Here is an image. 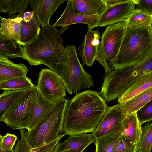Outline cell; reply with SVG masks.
I'll use <instances>...</instances> for the list:
<instances>
[{
  "label": "cell",
  "mask_w": 152,
  "mask_h": 152,
  "mask_svg": "<svg viewBox=\"0 0 152 152\" xmlns=\"http://www.w3.org/2000/svg\"><path fill=\"white\" fill-rule=\"evenodd\" d=\"M108 107L95 91H85L76 94L67 102L64 115L62 129L70 136L95 131Z\"/></svg>",
  "instance_id": "cell-1"
},
{
  "label": "cell",
  "mask_w": 152,
  "mask_h": 152,
  "mask_svg": "<svg viewBox=\"0 0 152 152\" xmlns=\"http://www.w3.org/2000/svg\"><path fill=\"white\" fill-rule=\"evenodd\" d=\"M59 77L66 90L71 95L94 86L91 75L81 64L75 45H67L64 49L43 63Z\"/></svg>",
  "instance_id": "cell-2"
},
{
  "label": "cell",
  "mask_w": 152,
  "mask_h": 152,
  "mask_svg": "<svg viewBox=\"0 0 152 152\" xmlns=\"http://www.w3.org/2000/svg\"><path fill=\"white\" fill-rule=\"evenodd\" d=\"M152 52V27H126L114 69L134 66Z\"/></svg>",
  "instance_id": "cell-3"
},
{
  "label": "cell",
  "mask_w": 152,
  "mask_h": 152,
  "mask_svg": "<svg viewBox=\"0 0 152 152\" xmlns=\"http://www.w3.org/2000/svg\"><path fill=\"white\" fill-rule=\"evenodd\" d=\"M152 72V52L137 64L105 72L99 94L107 103L115 100L138 79Z\"/></svg>",
  "instance_id": "cell-4"
},
{
  "label": "cell",
  "mask_w": 152,
  "mask_h": 152,
  "mask_svg": "<svg viewBox=\"0 0 152 152\" xmlns=\"http://www.w3.org/2000/svg\"><path fill=\"white\" fill-rule=\"evenodd\" d=\"M62 34L52 25L41 28L34 39L23 46L22 58L27 61L31 66L43 64L64 48L61 36Z\"/></svg>",
  "instance_id": "cell-5"
},
{
  "label": "cell",
  "mask_w": 152,
  "mask_h": 152,
  "mask_svg": "<svg viewBox=\"0 0 152 152\" xmlns=\"http://www.w3.org/2000/svg\"><path fill=\"white\" fill-rule=\"evenodd\" d=\"M68 100L64 98L56 102L50 112L34 128L26 132V138L31 148L47 145L63 134V117Z\"/></svg>",
  "instance_id": "cell-6"
},
{
  "label": "cell",
  "mask_w": 152,
  "mask_h": 152,
  "mask_svg": "<svg viewBox=\"0 0 152 152\" xmlns=\"http://www.w3.org/2000/svg\"><path fill=\"white\" fill-rule=\"evenodd\" d=\"M126 28V21L109 25L102 35L95 60L102 66L105 72L112 71L114 68V62Z\"/></svg>",
  "instance_id": "cell-7"
},
{
  "label": "cell",
  "mask_w": 152,
  "mask_h": 152,
  "mask_svg": "<svg viewBox=\"0 0 152 152\" xmlns=\"http://www.w3.org/2000/svg\"><path fill=\"white\" fill-rule=\"evenodd\" d=\"M36 86L27 90L11 105L3 120L14 130L27 129L34 106L37 92Z\"/></svg>",
  "instance_id": "cell-8"
},
{
  "label": "cell",
  "mask_w": 152,
  "mask_h": 152,
  "mask_svg": "<svg viewBox=\"0 0 152 152\" xmlns=\"http://www.w3.org/2000/svg\"><path fill=\"white\" fill-rule=\"evenodd\" d=\"M36 87L43 97L53 103H56L66 96V90L64 83L51 69H42Z\"/></svg>",
  "instance_id": "cell-9"
},
{
  "label": "cell",
  "mask_w": 152,
  "mask_h": 152,
  "mask_svg": "<svg viewBox=\"0 0 152 152\" xmlns=\"http://www.w3.org/2000/svg\"><path fill=\"white\" fill-rule=\"evenodd\" d=\"M99 16L96 15H85L77 13L74 10L72 0H68L64 12L53 26L61 27L60 30L62 33L72 25L75 24H86L88 28L93 30L97 27Z\"/></svg>",
  "instance_id": "cell-10"
},
{
  "label": "cell",
  "mask_w": 152,
  "mask_h": 152,
  "mask_svg": "<svg viewBox=\"0 0 152 152\" xmlns=\"http://www.w3.org/2000/svg\"><path fill=\"white\" fill-rule=\"evenodd\" d=\"M125 116L119 104L108 107L98 126L93 134L96 139L111 133L122 131L123 121Z\"/></svg>",
  "instance_id": "cell-11"
},
{
  "label": "cell",
  "mask_w": 152,
  "mask_h": 152,
  "mask_svg": "<svg viewBox=\"0 0 152 152\" xmlns=\"http://www.w3.org/2000/svg\"><path fill=\"white\" fill-rule=\"evenodd\" d=\"M135 10V5L133 0L107 7L99 16L97 27H104L126 21L129 15Z\"/></svg>",
  "instance_id": "cell-12"
},
{
  "label": "cell",
  "mask_w": 152,
  "mask_h": 152,
  "mask_svg": "<svg viewBox=\"0 0 152 152\" xmlns=\"http://www.w3.org/2000/svg\"><path fill=\"white\" fill-rule=\"evenodd\" d=\"M100 38L98 30L88 28L83 41L78 46V54L83 64L87 66H92L95 60Z\"/></svg>",
  "instance_id": "cell-13"
},
{
  "label": "cell",
  "mask_w": 152,
  "mask_h": 152,
  "mask_svg": "<svg viewBox=\"0 0 152 152\" xmlns=\"http://www.w3.org/2000/svg\"><path fill=\"white\" fill-rule=\"evenodd\" d=\"M66 0H29L31 7L41 27L48 26L49 20L59 6Z\"/></svg>",
  "instance_id": "cell-14"
},
{
  "label": "cell",
  "mask_w": 152,
  "mask_h": 152,
  "mask_svg": "<svg viewBox=\"0 0 152 152\" xmlns=\"http://www.w3.org/2000/svg\"><path fill=\"white\" fill-rule=\"evenodd\" d=\"M96 139L92 133L71 135L63 142L59 143L56 152H83Z\"/></svg>",
  "instance_id": "cell-15"
},
{
  "label": "cell",
  "mask_w": 152,
  "mask_h": 152,
  "mask_svg": "<svg viewBox=\"0 0 152 152\" xmlns=\"http://www.w3.org/2000/svg\"><path fill=\"white\" fill-rule=\"evenodd\" d=\"M56 103L45 99L37 89L33 110L27 129L28 131L34 128L50 112Z\"/></svg>",
  "instance_id": "cell-16"
},
{
  "label": "cell",
  "mask_w": 152,
  "mask_h": 152,
  "mask_svg": "<svg viewBox=\"0 0 152 152\" xmlns=\"http://www.w3.org/2000/svg\"><path fill=\"white\" fill-rule=\"evenodd\" d=\"M28 71L24 64L15 63L8 59L0 57V86L8 80L26 76Z\"/></svg>",
  "instance_id": "cell-17"
},
{
  "label": "cell",
  "mask_w": 152,
  "mask_h": 152,
  "mask_svg": "<svg viewBox=\"0 0 152 152\" xmlns=\"http://www.w3.org/2000/svg\"><path fill=\"white\" fill-rule=\"evenodd\" d=\"M151 88H152V72L145 74L137 80L118 98V104H123Z\"/></svg>",
  "instance_id": "cell-18"
},
{
  "label": "cell",
  "mask_w": 152,
  "mask_h": 152,
  "mask_svg": "<svg viewBox=\"0 0 152 152\" xmlns=\"http://www.w3.org/2000/svg\"><path fill=\"white\" fill-rule=\"evenodd\" d=\"M141 126L136 112L126 115L122 123L123 136L130 142L136 144L141 134Z\"/></svg>",
  "instance_id": "cell-19"
},
{
  "label": "cell",
  "mask_w": 152,
  "mask_h": 152,
  "mask_svg": "<svg viewBox=\"0 0 152 152\" xmlns=\"http://www.w3.org/2000/svg\"><path fill=\"white\" fill-rule=\"evenodd\" d=\"M74 10L78 14L100 16L106 6L104 0H72Z\"/></svg>",
  "instance_id": "cell-20"
},
{
  "label": "cell",
  "mask_w": 152,
  "mask_h": 152,
  "mask_svg": "<svg viewBox=\"0 0 152 152\" xmlns=\"http://www.w3.org/2000/svg\"><path fill=\"white\" fill-rule=\"evenodd\" d=\"M20 29V22L15 15H11L8 19L3 18L0 27V38L14 40L19 44Z\"/></svg>",
  "instance_id": "cell-21"
},
{
  "label": "cell",
  "mask_w": 152,
  "mask_h": 152,
  "mask_svg": "<svg viewBox=\"0 0 152 152\" xmlns=\"http://www.w3.org/2000/svg\"><path fill=\"white\" fill-rule=\"evenodd\" d=\"M16 16L21 26L19 44L23 46L31 41L38 35L41 27L34 15L31 20L27 23L23 20L20 13Z\"/></svg>",
  "instance_id": "cell-22"
},
{
  "label": "cell",
  "mask_w": 152,
  "mask_h": 152,
  "mask_svg": "<svg viewBox=\"0 0 152 152\" xmlns=\"http://www.w3.org/2000/svg\"><path fill=\"white\" fill-rule=\"evenodd\" d=\"M20 138L17 142L14 150V152H56L60 140L65 135L63 134L57 139L51 142L40 147L33 148L26 141L25 129H20Z\"/></svg>",
  "instance_id": "cell-23"
},
{
  "label": "cell",
  "mask_w": 152,
  "mask_h": 152,
  "mask_svg": "<svg viewBox=\"0 0 152 152\" xmlns=\"http://www.w3.org/2000/svg\"><path fill=\"white\" fill-rule=\"evenodd\" d=\"M152 100V88L144 91L126 102L120 104L124 115L136 112Z\"/></svg>",
  "instance_id": "cell-24"
},
{
  "label": "cell",
  "mask_w": 152,
  "mask_h": 152,
  "mask_svg": "<svg viewBox=\"0 0 152 152\" xmlns=\"http://www.w3.org/2000/svg\"><path fill=\"white\" fill-rule=\"evenodd\" d=\"M27 90H4L0 95V122L11 105Z\"/></svg>",
  "instance_id": "cell-25"
},
{
  "label": "cell",
  "mask_w": 152,
  "mask_h": 152,
  "mask_svg": "<svg viewBox=\"0 0 152 152\" xmlns=\"http://www.w3.org/2000/svg\"><path fill=\"white\" fill-rule=\"evenodd\" d=\"M23 48L21 45L12 40L0 38V57L9 59L22 58Z\"/></svg>",
  "instance_id": "cell-26"
},
{
  "label": "cell",
  "mask_w": 152,
  "mask_h": 152,
  "mask_svg": "<svg viewBox=\"0 0 152 152\" xmlns=\"http://www.w3.org/2000/svg\"><path fill=\"white\" fill-rule=\"evenodd\" d=\"M122 135V131L106 134L96 139V152H112L115 144Z\"/></svg>",
  "instance_id": "cell-27"
},
{
  "label": "cell",
  "mask_w": 152,
  "mask_h": 152,
  "mask_svg": "<svg viewBox=\"0 0 152 152\" xmlns=\"http://www.w3.org/2000/svg\"><path fill=\"white\" fill-rule=\"evenodd\" d=\"M126 22V27L128 28L152 27V15L135 10L129 15Z\"/></svg>",
  "instance_id": "cell-28"
},
{
  "label": "cell",
  "mask_w": 152,
  "mask_h": 152,
  "mask_svg": "<svg viewBox=\"0 0 152 152\" xmlns=\"http://www.w3.org/2000/svg\"><path fill=\"white\" fill-rule=\"evenodd\" d=\"M152 121L148 122L142 127L141 134L136 144V152H151L152 146Z\"/></svg>",
  "instance_id": "cell-29"
},
{
  "label": "cell",
  "mask_w": 152,
  "mask_h": 152,
  "mask_svg": "<svg viewBox=\"0 0 152 152\" xmlns=\"http://www.w3.org/2000/svg\"><path fill=\"white\" fill-rule=\"evenodd\" d=\"M29 0H0V12L10 15L25 11L29 4Z\"/></svg>",
  "instance_id": "cell-30"
},
{
  "label": "cell",
  "mask_w": 152,
  "mask_h": 152,
  "mask_svg": "<svg viewBox=\"0 0 152 152\" xmlns=\"http://www.w3.org/2000/svg\"><path fill=\"white\" fill-rule=\"evenodd\" d=\"M35 86L31 79L27 77H16L7 81L2 83L0 86V90H28Z\"/></svg>",
  "instance_id": "cell-31"
},
{
  "label": "cell",
  "mask_w": 152,
  "mask_h": 152,
  "mask_svg": "<svg viewBox=\"0 0 152 152\" xmlns=\"http://www.w3.org/2000/svg\"><path fill=\"white\" fill-rule=\"evenodd\" d=\"M137 119L142 125L145 122L152 121V100L136 112Z\"/></svg>",
  "instance_id": "cell-32"
},
{
  "label": "cell",
  "mask_w": 152,
  "mask_h": 152,
  "mask_svg": "<svg viewBox=\"0 0 152 152\" xmlns=\"http://www.w3.org/2000/svg\"><path fill=\"white\" fill-rule=\"evenodd\" d=\"M136 144L125 138L123 135L115 145L112 152H136Z\"/></svg>",
  "instance_id": "cell-33"
},
{
  "label": "cell",
  "mask_w": 152,
  "mask_h": 152,
  "mask_svg": "<svg viewBox=\"0 0 152 152\" xmlns=\"http://www.w3.org/2000/svg\"><path fill=\"white\" fill-rule=\"evenodd\" d=\"M17 137L14 134L7 133L3 137L1 148L6 150L13 151Z\"/></svg>",
  "instance_id": "cell-34"
},
{
  "label": "cell",
  "mask_w": 152,
  "mask_h": 152,
  "mask_svg": "<svg viewBox=\"0 0 152 152\" xmlns=\"http://www.w3.org/2000/svg\"><path fill=\"white\" fill-rule=\"evenodd\" d=\"M136 5L135 10L152 15V0H133Z\"/></svg>",
  "instance_id": "cell-35"
},
{
  "label": "cell",
  "mask_w": 152,
  "mask_h": 152,
  "mask_svg": "<svg viewBox=\"0 0 152 152\" xmlns=\"http://www.w3.org/2000/svg\"><path fill=\"white\" fill-rule=\"evenodd\" d=\"M20 13L22 17L23 20L26 23L30 21L34 15V12L32 11H25Z\"/></svg>",
  "instance_id": "cell-36"
},
{
  "label": "cell",
  "mask_w": 152,
  "mask_h": 152,
  "mask_svg": "<svg viewBox=\"0 0 152 152\" xmlns=\"http://www.w3.org/2000/svg\"><path fill=\"white\" fill-rule=\"evenodd\" d=\"M129 0H104L106 7L119 3L127 1Z\"/></svg>",
  "instance_id": "cell-37"
},
{
  "label": "cell",
  "mask_w": 152,
  "mask_h": 152,
  "mask_svg": "<svg viewBox=\"0 0 152 152\" xmlns=\"http://www.w3.org/2000/svg\"><path fill=\"white\" fill-rule=\"evenodd\" d=\"M0 152H14V151L13 150L11 151L6 150L2 149L1 147H0Z\"/></svg>",
  "instance_id": "cell-38"
},
{
  "label": "cell",
  "mask_w": 152,
  "mask_h": 152,
  "mask_svg": "<svg viewBox=\"0 0 152 152\" xmlns=\"http://www.w3.org/2000/svg\"><path fill=\"white\" fill-rule=\"evenodd\" d=\"M3 137L0 135V147L1 146Z\"/></svg>",
  "instance_id": "cell-39"
},
{
  "label": "cell",
  "mask_w": 152,
  "mask_h": 152,
  "mask_svg": "<svg viewBox=\"0 0 152 152\" xmlns=\"http://www.w3.org/2000/svg\"><path fill=\"white\" fill-rule=\"evenodd\" d=\"M2 18H3L1 16V15H0V27L1 24Z\"/></svg>",
  "instance_id": "cell-40"
},
{
  "label": "cell",
  "mask_w": 152,
  "mask_h": 152,
  "mask_svg": "<svg viewBox=\"0 0 152 152\" xmlns=\"http://www.w3.org/2000/svg\"></svg>",
  "instance_id": "cell-41"
}]
</instances>
